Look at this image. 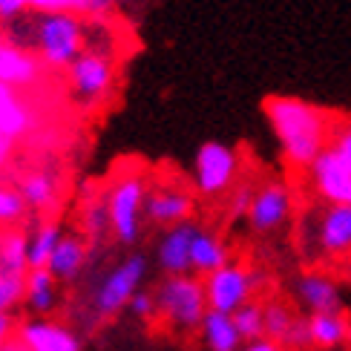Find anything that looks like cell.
<instances>
[{
	"mask_svg": "<svg viewBox=\"0 0 351 351\" xmlns=\"http://www.w3.org/2000/svg\"><path fill=\"white\" fill-rule=\"evenodd\" d=\"M18 337L32 351H84L81 334L55 317H26L18 323Z\"/></svg>",
	"mask_w": 351,
	"mask_h": 351,
	"instance_id": "9a60e30c",
	"label": "cell"
},
{
	"mask_svg": "<svg viewBox=\"0 0 351 351\" xmlns=\"http://www.w3.org/2000/svg\"><path fill=\"white\" fill-rule=\"evenodd\" d=\"M18 190H21V196H23L29 210L49 213V210L58 208V182H55V176L47 173V170L23 176V182H21Z\"/></svg>",
	"mask_w": 351,
	"mask_h": 351,
	"instance_id": "603a6c76",
	"label": "cell"
},
{
	"mask_svg": "<svg viewBox=\"0 0 351 351\" xmlns=\"http://www.w3.org/2000/svg\"><path fill=\"white\" fill-rule=\"evenodd\" d=\"M291 213H294V193H291V187L280 179H268L256 187L251 213H247L245 222L256 237H271V233L285 228Z\"/></svg>",
	"mask_w": 351,
	"mask_h": 351,
	"instance_id": "9c48e42d",
	"label": "cell"
},
{
	"mask_svg": "<svg viewBox=\"0 0 351 351\" xmlns=\"http://www.w3.org/2000/svg\"><path fill=\"white\" fill-rule=\"evenodd\" d=\"M305 173L308 187L323 204H346V208L351 204V167L331 147L319 153Z\"/></svg>",
	"mask_w": 351,
	"mask_h": 351,
	"instance_id": "8fae6325",
	"label": "cell"
},
{
	"mask_svg": "<svg viewBox=\"0 0 351 351\" xmlns=\"http://www.w3.org/2000/svg\"><path fill=\"white\" fill-rule=\"evenodd\" d=\"M12 156H14V138L0 136V170H6V167H9Z\"/></svg>",
	"mask_w": 351,
	"mask_h": 351,
	"instance_id": "74e56055",
	"label": "cell"
},
{
	"mask_svg": "<svg viewBox=\"0 0 351 351\" xmlns=\"http://www.w3.org/2000/svg\"><path fill=\"white\" fill-rule=\"evenodd\" d=\"M61 282L47 268H29L23 280V311L26 317H52L61 305Z\"/></svg>",
	"mask_w": 351,
	"mask_h": 351,
	"instance_id": "2e32d148",
	"label": "cell"
},
{
	"mask_svg": "<svg viewBox=\"0 0 351 351\" xmlns=\"http://www.w3.org/2000/svg\"><path fill=\"white\" fill-rule=\"evenodd\" d=\"M147 193H150V182L141 170H119L104 187V199H107V216H110V237L124 245L133 247L138 245L141 233H144V208H147Z\"/></svg>",
	"mask_w": 351,
	"mask_h": 351,
	"instance_id": "277c9868",
	"label": "cell"
},
{
	"mask_svg": "<svg viewBox=\"0 0 351 351\" xmlns=\"http://www.w3.org/2000/svg\"><path fill=\"white\" fill-rule=\"evenodd\" d=\"M21 14H26L23 0H0V21H3V23L18 21Z\"/></svg>",
	"mask_w": 351,
	"mask_h": 351,
	"instance_id": "e575fe53",
	"label": "cell"
},
{
	"mask_svg": "<svg viewBox=\"0 0 351 351\" xmlns=\"http://www.w3.org/2000/svg\"><path fill=\"white\" fill-rule=\"evenodd\" d=\"M3 38L32 52L43 66L69 69L86 52V21L72 12H26L3 29Z\"/></svg>",
	"mask_w": 351,
	"mask_h": 351,
	"instance_id": "7a4b0ae2",
	"label": "cell"
},
{
	"mask_svg": "<svg viewBox=\"0 0 351 351\" xmlns=\"http://www.w3.org/2000/svg\"><path fill=\"white\" fill-rule=\"evenodd\" d=\"M202 343L208 351H242L245 340L233 323V314H222V311H208L202 319Z\"/></svg>",
	"mask_w": 351,
	"mask_h": 351,
	"instance_id": "44dd1931",
	"label": "cell"
},
{
	"mask_svg": "<svg viewBox=\"0 0 351 351\" xmlns=\"http://www.w3.org/2000/svg\"><path fill=\"white\" fill-rule=\"evenodd\" d=\"M64 239V228L55 219H40L29 230V268H47L55 254V247Z\"/></svg>",
	"mask_w": 351,
	"mask_h": 351,
	"instance_id": "d4e9b609",
	"label": "cell"
},
{
	"mask_svg": "<svg viewBox=\"0 0 351 351\" xmlns=\"http://www.w3.org/2000/svg\"><path fill=\"white\" fill-rule=\"evenodd\" d=\"M196 230H199V222L190 219V222L165 228L158 233L156 247H153V262L162 271V276L193 274V268H190V245H193Z\"/></svg>",
	"mask_w": 351,
	"mask_h": 351,
	"instance_id": "4fadbf2b",
	"label": "cell"
},
{
	"mask_svg": "<svg viewBox=\"0 0 351 351\" xmlns=\"http://www.w3.org/2000/svg\"><path fill=\"white\" fill-rule=\"evenodd\" d=\"M0 274L6 276L29 274V233L18 228L0 230Z\"/></svg>",
	"mask_w": 351,
	"mask_h": 351,
	"instance_id": "cb8c5ba5",
	"label": "cell"
},
{
	"mask_svg": "<svg viewBox=\"0 0 351 351\" xmlns=\"http://www.w3.org/2000/svg\"><path fill=\"white\" fill-rule=\"evenodd\" d=\"M294 302L305 314H331V311H346L343 308V288L331 274L323 271H302L294 285Z\"/></svg>",
	"mask_w": 351,
	"mask_h": 351,
	"instance_id": "5bb4252c",
	"label": "cell"
},
{
	"mask_svg": "<svg viewBox=\"0 0 351 351\" xmlns=\"http://www.w3.org/2000/svg\"><path fill=\"white\" fill-rule=\"evenodd\" d=\"M158 302V317L176 331H199L202 319L208 314V294H204V280L196 274L184 276H165L153 288Z\"/></svg>",
	"mask_w": 351,
	"mask_h": 351,
	"instance_id": "5b68a950",
	"label": "cell"
},
{
	"mask_svg": "<svg viewBox=\"0 0 351 351\" xmlns=\"http://www.w3.org/2000/svg\"><path fill=\"white\" fill-rule=\"evenodd\" d=\"M38 72L40 61L32 52L14 47L9 38L0 35V84L23 90V86H32L38 81Z\"/></svg>",
	"mask_w": 351,
	"mask_h": 351,
	"instance_id": "ac0fdd59",
	"label": "cell"
},
{
	"mask_svg": "<svg viewBox=\"0 0 351 351\" xmlns=\"http://www.w3.org/2000/svg\"><path fill=\"white\" fill-rule=\"evenodd\" d=\"M147 271L150 259L141 251H130L119 262L98 271L86 288V308H90L95 323H107V319H115L121 311H127L130 300L144 288Z\"/></svg>",
	"mask_w": 351,
	"mask_h": 351,
	"instance_id": "3957f363",
	"label": "cell"
},
{
	"mask_svg": "<svg viewBox=\"0 0 351 351\" xmlns=\"http://www.w3.org/2000/svg\"><path fill=\"white\" fill-rule=\"evenodd\" d=\"M259 274L251 271L242 262H228L225 268L213 271L210 276H204V294H208V308L233 314L239 311L245 302H251L256 288H259Z\"/></svg>",
	"mask_w": 351,
	"mask_h": 351,
	"instance_id": "52a82bcc",
	"label": "cell"
},
{
	"mask_svg": "<svg viewBox=\"0 0 351 351\" xmlns=\"http://www.w3.org/2000/svg\"><path fill=\"white\" fill-rule=\"evenodd\" d=\"M66 78H69V86H72V98H75L81 107L93 110L110 95L115 69H112V61L104 52L86 49L69 64Z\"/></svg>",
	"mask_w": 351,
	"mask_h": 351,
	"instance_id": "ba28073f",
	"label": "cell"
},
{
	"mask_svg": "<svg viewBox=\"0 0 351 351\" xmlns=\"http://www.w3.org/2000/svg\"><path fill=\"white\" fill-rule=\"evenodd\" d=\"M196 210V196L190 193L187 187L182 184H150V193H147V208H144V216L147 222L156 228H173V225H182L190 222Z\"/></svg>",
	"mask_w": 351,
	"mask_h": 351,
	"instance_id": "7c38bea8",
	"label": "cell"
},
{
	"mask_svg": "<svg viewBox=\"0 0 351 351\" xmlns=\"http://www.w3.org/2000/svg\"><path fill=\"white\" fill-rule=\"evenodd\" d=\"M254 196H256V187L251 182H242L237 184L228 193V204H225V213L230 222H237V219H247L251 213V204H254Z\"/></svg>",
	"mask_w": 351,
	"mask_h": 351,
	"instance_id": "4dcf8cb0",
	"label": "cell"
},
{
	"mask_svg": "<svg viewBox=\"0 0 351 351\" xmlns=\"http://www.w3.org/2000/svg\"><path fill=\"white\" fill-rule=\"evenodd\" d=\"M26 202L21 196L18 187H9V184H0V230H9V228H18L26 216Z\"/></svg>",
	"mask_w": 351,
	"mask_h": 351,
	"instance_id": "f546056e",
	"label": "cell"
},
{
	"mask_svg": "<svg viewBox=\"0 0 351 351\" xmlns=\"http://www.w3.org/2000/svg\"><path fill=\"white\" fill-rule=\"evenodd\" d=\"M233 323H237L245 343H254L265 337V305L262 302H245L239 311H233Z\"/></svg>",
	"mask_w": 351,
	"mask_h": 351,
	"instance_id": "f1b7e54d",
	"label": "cell"
},
{
	"mask_svg": "<svg viewBox=\"0 0 351 351\" xmlns=\"http://www.w3.org/2000/svg\"><path fill=\"white\" fill-rule=\"evenodd\" d=\"M239 150L225 141H204L193 158V190L202 199H222L239 184Z\"/></svg>",
	"mask_w": 351,
	"mask_h": 351,
	"instance_id": "8992f818",
	"label": "cell"
},
{
	"mask_svg": "<svg viewBox=\"0 0 351 351\" xmlns=\"http://www.w3.org/2000/svg\"><path fill=\"white\" fill-rule=\"evenodd\" d=\"M14 331H18V323H14L12 314H0V351H3V346L14 337Z\"/></svg>",
	"mask_w": 351,
	"mask_h": 351,
	"instance_id": "d590c367",
	"label": "cell"
},
{
	"mask_svg": "<svg viewBox=\"0 0 351 351\" xmlns=\"http://www.w3.org/2000/svg\"><path fill=\"white\" fill-rule=\"evenodd\" d=\"M23 280L26 276L0 274V314H12L18 305H23Z\"/></svg>",
	"mask_w": 351,
	"mask_h": 351,
	"instance_id": "1f68e13d",
	"label": "cell"
},
{
	"mask_svg": "<svg viewBox=\"0 0 351 351\" xmlns=\"http://www.w3.org/2000/svg\"><path fill=\"white\" fill-rule=\"evenodd\" d=\"M328 147L337 153L343 162L351 167V119H340L334 121V130H331V141Z\"/></svg>",
	"mask_w": 351,
	"mask_h": 351,
	"instance_id": "836d02e7",
	"label": "cell"
},
{
	"mask_svg": "<svg viewBox=\"0 0 351 351\" xmlns=\"http://www.w3.org/2000/svg\"><path fill=\"white\" fill-rule=\"evenodd\" d=\"M26 12H72V14H90V18H101L107 14L112 0H23Z\"/></svg>",
	"mask_w": 351,
	"mask_h": 351,
	"instance_id": "484cf974",
	"label": "cell"
},
{
	"mask_svg": "<svg viewBox=\"0 0 351 351\" xmlns=\"http://www.w3.org/2000/svg\"><path fill=\"white\" fill-rule=\"evenodd\" d=\"M314 254L323 259L351 256V210L346 204H323L314 216Z\"/></svg>",
	"mask_w": 351,
	"mask_h": 351,
	"instance_id": "30bf717a",
	"label": "cell"
},
{
	"mask_svg": "<svg viewBox=\"0 0 351 351\" xmlns=\"http://www.w3.org/2000/svg\"><path fill=\"white\" fill-rule=\"evenodd\" d=\"M86 259H90V242L78 237V233H64V239L55 247L47 271L61 285H72V282H78L81 271L86 268Z\"/></svg>",
	"mask_w": 351,
	"mask_h": 351,
	"instance_id": "e0dca14e",
	"label": "cell"
},
{
	"mask_svg": "<svg viewBox=\"0 0 351 351\" xmlns=\"http://www.w3.org/2000/svg\"><path fill=\"white\" fill-rule=\"evenodd\" d=\"M242 351H285L276 340H271V337H259V340H254V343H245V348Z\"/></svg>",
	"mask_w": 351,
	"mask_h": 351,
	"instance_id": "8d00e7d4",
	"label": "cell"
},
{
	"mask_svg": "<svg viewBox=\"0 0 351 351\" xmlns=\"http://www.w3.org/2000/svg\"><path fill=\"white\" fill-rule=\"evenodd\" d=\"M297 311L291 308L288 302H282V300H271V302H265V337H271V340H276L282 346V340L288 337V331H291V326L297 323Z\"/></svg>",
	"mask_w": 351,
	"mask_h": 351,
	"instance_id": "83f0119b",
	"label": "cell"
},
{
	"mask_svg": "<svg viewBox=\"0 0 351 351\" xmlns=\"http://www.w3.org/2000/svg\"><path fill=\"white\" fill-rule=\"evenodd\" d=\"M348 210H351V204H348Z\"/></svg>",
	"mask_w": 351,
	"mask_h": 351,
	"instance_id": "ab89813d",
	"label": "cell"
},
{
	"mask_svg": "<svg viewBox=\"0 0 351 351\" xmlns=\"http://www.w3.org/2000/svg\"><path fill=\"white\" fill-rule=\"evenodd\" d=\"M32 127V110L14 86L0 84V136L18 141Z\"/></svg>",
	"mask_w": 351,
	"mask_h": 351,
	"instance_id": "7402d4cb",
	"label": "cell"
},
{
	"mask_svg": "<svg viewBox=\"0 0 351 351\" xmlns=\"http://www.w3.org/2000/svg\"><path fill=\"white\" fill-rule=\"evenodd\" d=\"M228 262H233L228 242L219 237L216 230L199 225L196 237H193V245H190V268H193V274L204 280V276H210L213 271L225 268Z\"/></svg>",
	"mask_w": 351,
	"mask_h": 351,
	"instance_id": "d6986e66",
	"label": "cell"
},
{
	"mask_svg": "<svg viewBox=\"0 0 351 351\" xmlns=\"http://www.w3.org/2000/svg\"><path fill=\"white\" fill-rule=\"evenodd\" d=\"M81 216H84V237H86V242L98 245L110 233V216H107V199H104V193L86 196L84 204H81Z\"/></svg>",
	"mask_w": 351,
	"mask_h": 351,
	"instance_id": "4316f807",
	"label": "cell"
},
{
	"mask_svg": "<svg viewBox=\"0 0 351 351\" xmlns=\"http://www.w3.org/2000/svg\"><path fill=\"white\" fill-rule=\"evenodd\" d=\"M308 334H311V348L319 351L343 348L351 343V317L346 311L308 314Z\"/></svg>",
	"mask_w": 351,
	"mask_h": 351,
	"instance_id": "ffe728a7",
	"label": "cell"
},
{
	"mask_svg": "<svg viewBox=\"0 0 351 351\" xmlns=\"http://www.w3.org/2000/svg\"><path fill=\"white\" fill-rule=\"evenodd\" d=\"M127 314H130V317H136V319H141V323H153V319L158 317V302H156V294H153V291H147V288H141L138 294H136L133 300H130Z\"/></svg>",
	"mask_w": 351,
	"mask_h": 351,
	"instance_id": "d6a6232c",
	"label": "cell"
},
{
	"mask_svg": "<svg viewBox=\"0 0 351 351\" xmlns=\"http://www.w3.org/2000/svg\"><path fill=\"white\" fill-rule=\"evenodd\" d=\"M265 119L280 141V153L294 170H308L314 158L328 147L334 115L323 107L294 95H271L265 101Z\"/></svg>",
	"mask_w": 351,
	"mask_h": 351,
	"instance_id": "6da1fadb",
	"label": "cell"
},
{
	"mask_svg": "<svg viewBox=\"0 0 351 351\" xmlns=\"http://www.w3.org/2000/svg\"><path fill=\"white\" fill-rule=\"evenodd\" d=\"M3 351H32V348H29V346H26V343L18 337V331H14V337H12V340L3 346Z\"/></svg>",
	"mask_w": 351,
	"mask_h": 351,
	"instance_id": "f35d334b",
	"label": "cell"
}]
</instances>
